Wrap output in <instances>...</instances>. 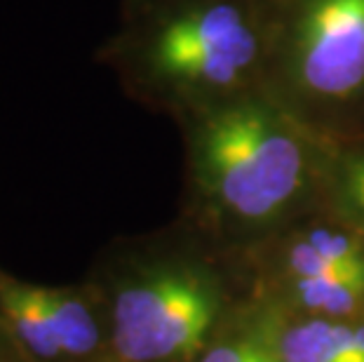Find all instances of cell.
I'll return each instance as SVG.
<instances>
[{
  "label": "cell",
  "mask_w": 364,
  "mask_h": 362,
  "mask_svg": "<svg viewBox=\"0 0 364 362\" xmlns=\"http://www.w3.org/2000/svg\"><path fill=\"white\" fill-rule=\"evenodd\" d=\"M338 193L353 217L364 226V151L350 153L341 160Z\"/></svg>",
  "instance_id": "9"
},
{
  "label": "cell",
  "mask_w": 364,
  "mask_h": 362,
  "mask_svg": "<svg viewBox=\"0 0 364 362\" xmlns=\"http://www.w3.org/2000/svg\"><path fill=\"white\" fill-rule=\"evenodd\" d=\"M0 313L14 341L36 362H61L66 358L38 287L0 278Z\"/></svg>",
  "instance_id": "5"
},
{
  "label": "cell",
  "mask_w": 364,
  "mask_h": 362,
  "mask_svg": "<svg viewBox=\"0 0 364 362\" xmlns=\"http://www.w3.org/2000/svg\"><path fill=\"white\" fill-rule=\"evenodd\" d=\"M203 193L240 223L280 217L304 193L308 146L282 111L259 99H235L209 111L193 137Z\"/></svg>",
  "instance_id": "2"
},
{
  "label": "cell",
  "mask_w": 364,
  "mask_h": 362,
  "mask_svg": "<svg viewBox=\"0 0 364 362\" xmlns=\"http://www.w3.org/2000/svg\"><path fill=\"white\" fill-rule=\"evenodd\" d=\"M301 306L320 315H346L364 297V275H322V278H291Z\"/></svg>",
  "instance_id": "8"
},
{
  "label": "cell",
  "mask_w": 364,
  "mask_h": 362,
  "mask_svg": "<svg viewBox=\"0 0 364 362\" xmlns=\"http://www.w3.org/2000/svg\"><path fill=\"white\" fill-rule=\"evenodd\" d=\"M200 362H277V360L254 344H226L212 348Z\"/></svg>",
  "instance_id": "10"
},
{
  "label": "cell",
  "mask_w": 364,
  "mask_h": 362,
  "mask_svg": "<svg viewBox=\"0 0 364 362\" xmlns=\"http://www.w3.org/2000/svg\"><path fill=\"white\" fill-rule=\"evenodd\" d=\"M216 302L186 268H156L118 292L111 341L125 362H172L193 356L212 327Z\"/></svg>",
  "instance_id": "3"
},
{
  "label": "cell",
  "mask_w": 364,
  "mask_h": 362,
  "mask_svg": "<svg viewBox=\"0 0 364 362\" xmlns=\"http://www.w3.org/2000/svg\"><path fill=\"white\" fill-rule=\"evenodd\" d=\"M21 346L14 341V336L7 327V322L0 318V362H24L21 360Z\"/></svg>",
  "instance_id": "11"
},
{
  "label": "cell",
  "mask_w": 364,
  "mask_h": 362,
  "mask_svg": "<svg viewBox=\"0 0 364 362\" xmlns=\"http://www.w3.org/2000/svg\"><path fill=\"white\" fill-rule=\"evenodd\" d=\"M287 71L304 97L338 104L364 90V0H304Z\"/></svg>",
  "instance_id": "4"
},
{
  "label": "cell",
  "mask_w": 364,
  "mask_h": 362,
  "mask_svg": "<svg viewBox=\"0 0 364 362\" xmlns=\"http://www.w3.org/2000/svg\"><path fill=\"white\" fill-rule=\"evenodd\" d=\"M261 21L233 0L151 10L115 43L111 59L156 99H198L235 90L259 66Z\"/></svg>",
  "instance_id": "1"
},
{
  "label": "cell",
  "mask_w": 364,
  "mask_h": 362,
  "mask_svg": "<svg viewBox=\"0 0 364 362\" xmlns=\"http://www.w3.org/2000/svg\"><path fill=\"white\" fill-rule=\"evenodd\" d=\"M38 289L66 358H90L99 348V325L85 299L66 289Z\"/></svg>",
  "instance_id": "7"
},
{
  "label": "cell",
  "mask_w": 364,
  "mask_h": 362,
  "mask_svg": "<svg viewBox=\"0 0 364 362\" xmlns=\"http://www.w3.org/2000/svg\"><path fill=\"white\" fill-rule=\"evenodd\" d=\"M277 362H364V325L329 318L299 322L277 341Z\"/></svg>",
  "instance_id": "6"
}]
</instances>
